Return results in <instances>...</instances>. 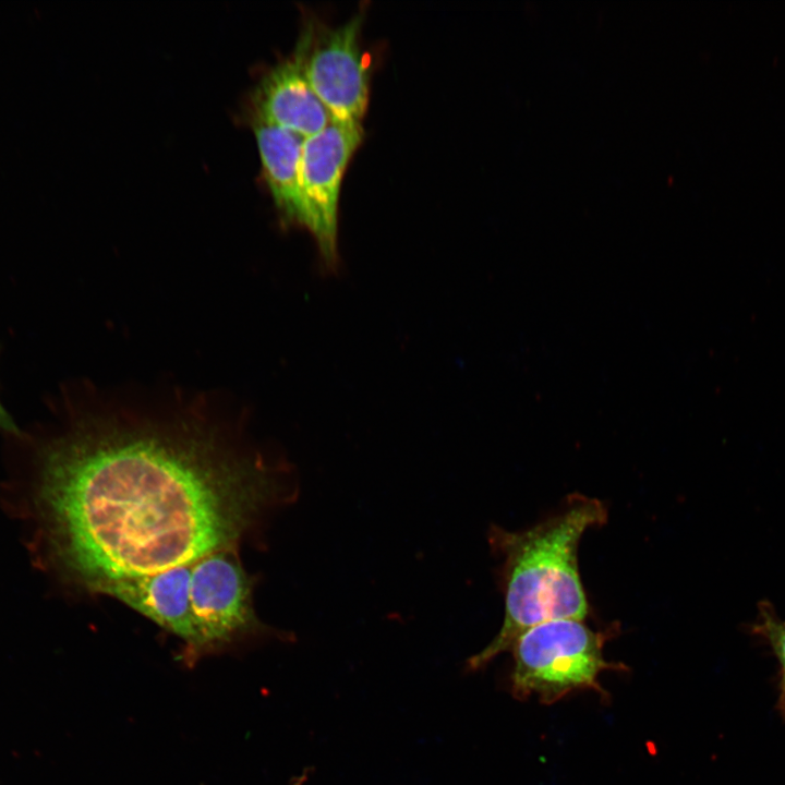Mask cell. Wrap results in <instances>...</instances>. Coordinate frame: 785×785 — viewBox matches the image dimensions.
<instances>
[{"label": "cell", "mask_w": 785, "mask_h": 785, "mask_svg": "<svg viewBox=\"0 0 785 785\" xmlns=\"http://www.w3.org/2000/svg\"><path fill=\"white\" fill-rule=\"evenodd\" d=\"M363 14L317 36L307 31V81L333 121L361 124L367 108L370 69L360 45Z\"/></svg>", "instance_id": "8992f818"}, {"label": "cell", "mask_w": 785, "mask_h": 785, "mask_svg": "<svg viewBox=\"0 0 785 785\" xmlns=\"http://www.w3.org/2000/svg\"><path fill=\"white\" fill-rule=\"evenodd\" d=\"M307 38L305 32L295 51L263 76L254 95L255 118L303 138L318 133L333 121L305 74Z\"/></svg>", "instance_id": "52a82bcc"}, {"label": "cell", "mask_w": 785, "mask_h": 785, "mask_svg": "<svg viewBox=\"0 0 785 785\" xmlns=\"http://www.w3.org/2000/svg\"><path fill=\"white\" fill-rule=\"evenodd\" d=\"M192 569L193 564L152 576L117 580L102 587L98 593L123 602L179 637L192 657L196 649L190 603Z\"/></svg>", "instance_id": "ba28073f"}, {"label": "cell", "mask_w": 785, "mask_h": 785, "mask_svg": "<svg viewBox=\"0 0 785 785\" xmlns=\"http://www.w3.org/2000/svg\"><path fill=\"white\" fill-rule=\"evenodd\" d=\"M606 520L607 509L600 499L573 494L557 514L530 529L508 531L491 526L488 543L500 558L505 616L491 643L468 660L469 669H480L510 651L524 631L539 624L587 617L578 546L588 529Z\"/></svg>", "instance_id": "7a4b0ae2"}, {"label": "cell", "mask_w": 785, "mask_h": 785, "mask_svg": "<svg viewBox=\"0 0 785 785\" xmlns=\"http://www.w3.org/2000/svg\"><path fill=\"white\" fill-rule=\"evenodd\" d=\"M363 138L361 124L331 121L318 133L303 140L300 183L306 225L321 255L323 269H338V203L341 181L349 160Z\"/></svg>", "instance_id": "5b68a950"}, {"label": "cell", "mask_w": 785, "mask_h": 785, "mask_svg": "<svg viewBox=\"0 0 785 785\" xmlns=\"http://www.w3.org/2000/svg\"><path fill=\"white\" fill-rule=\"evenodd\" d=\"M254 132L263 172L278 209L289 222L305 228L306 213L300 183L303 137L254 119Z\"/></svg>", "instance_id": "9c48e42d"}, {"label": "cell", "mask_w": 785, "mask_h": 785, "mask_svg": "<svg viewBox=\"0 0 785 785\" xmlns=\"http://www.w3.org/2000/svg\"><path fill=\"white\" fill-rule=\"evenodd\" d=\"M190 603L196 631L194 656L262 627L253 609L251 579L234 550L215 552L193 564Z\"/></svg>", "instance_id": "277c9868"}, {"label": "cell", "mask_w": 785, "mask_h": 785, "mask_svg": "<svg viewBox=\"0 0 785 785\" xmlns=\"http://www.w3.org/2000/svg\"><path fill=\"white\" fill-rule=\"evenodd\" d=\"M760 618L756 628L766 639L781 665V706L785 711V620L778 618L768 607L761 608Z\"/></svg>", "instance_id": "30bf717a"}, {"label": "cell", "mask_w": 785, "mask_h": 785, "mask_svg": "<svg viewBox=\"0 0 785 785\" xmlns=\"http://www.w3.org/2000/svg\"><path fill=\"white\" fill-rule=\"evenodd\" d=\"M290 498L280 472L194 422L86 415L38 452L51 560L94 593L234 550L265 508Z\"/></svg>", "instance_id": "6da1fadb"}, {"label": "cell", "mask_w": 785, "mask_h": 785, "mask_svg": "<svg viewBox=\"0 0 785 785\" xmlns=\"http://www.w3.org/2000/svg\"><path fill=\"white\" fill-rule=\"evenodd\" d=\"M607 636L592 630L582 619H554L524 631L514 643L510 676L517 699L535 696L552 704L579 690L604 693L600 675L627 667L604 659Z\"/></svg>", "instance_id": "3957f363"}, {"label": "cell", "mask_w": 785, "mask_h": 785, "mask_svg": "<svg viewBox=\"0 0 785 785\" xmlns=\"http://www.w3.org/2000/svg\"><path fill=\"white\" fill-rule=\"evenodd\" d=\"M0 430L3 432H7L9 434L19 436L20 435V428L17 424L14 422L12 415L8 412L5 407L2 404L0 400Z\"/></svg>", "instance_id": "8fae6325"}]
</instances>
